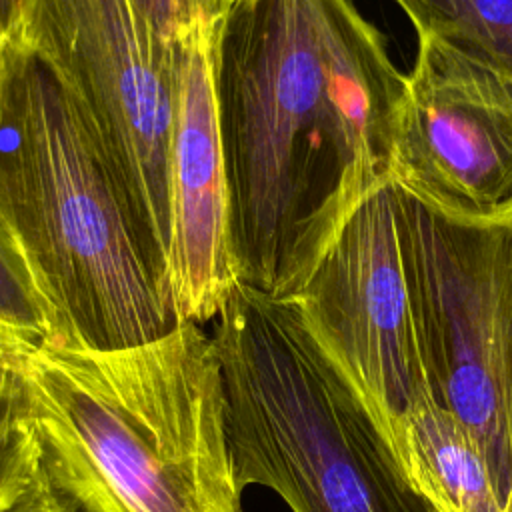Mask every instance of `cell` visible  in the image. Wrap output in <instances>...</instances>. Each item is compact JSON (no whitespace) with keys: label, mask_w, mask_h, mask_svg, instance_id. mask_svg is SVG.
<instances>
[{"label":"cell","mask_w":512,"mask_h":512,"mask_svg":"<svg viewBox=\"0 0 512 512\" xmlns=\"http://www.w3.org/2000/svg\"><path fill=\"white\" fill-rule=\"evenodd\" d=\"M0 344H8V342H2V340H0Z\"/></svg>","instance_id":"ffe728a7"},{"label":"cell","mask_w":512,"mask_h":512,"mask_svg":"<svg viewBox=\"0 0 512 512\" xmlns=\"http://www.w3.org/2000/svg\"><path fill=\"white\" fill-rule=\"evenodd\" d=\"M22 0H0V28L8 36V32L14 28L18 12H20Z\"/></svg>","instance_id":"e0dca14e"},{"label":"cell","mask_w":512,"mask_h":512,"mask_svg":"<svg viewBox=\"0 0 512 512\" xmlns=\"http://www.w3.org/2000/svg\"><path fill=\"white\" fill-rule=\"evenodd\" d=\"M212 336L238 488L292 512H442L294 298L234 282Z\"/></svg>","instance_id":"277c9868"},{"label":"cell","mask_w":512,"mask_h":512,"mask_svg":"<svg viewBox=\"0 0 512 512\" xmlns=\"http://www.w3.org/2000/svg\"><path fill=\"white\" fill-rule=\"evenodd\" d=\"M212 80L238 282L292 298L394 180L406 76L350 0H230Z\"/></svg>","instance_id":"6da1fadb"},{"label":"cell","mask_w":512,"mask_h":512,"mask_svg":"<svg viewBox=\"0 0 512 512\" xmlns=\"http://www.w3.org/2000/svg\"><path fill=\"white\" fill-rule=\"evenodd\" d=\"M394 194L430 394L472 432L506 512L512 494V210L462 218L396 182Z\"/></svg>","instance_id":"5b68a950"},{"label":"cell","mask_w":512,"mask_h":512,"mask_svg":"<svg viewBox=\"0 0 512 512\" xmlns=\"http://www.w3.org/2000/svg\"><path fill=\"white\" fill-rule=\"evenodd\" d=\"M418 40L512 82V0H394Z\"/></svg>","instance_id":"8fae6325"},{"label":"cell","mask_w":512,"mask_h":512,"mask_svg":"<svg viewBox=\"0 0 512 512\" xmlns=\"http://www.w3.org/2000/svg\"><path fill=\"white\" fill-rule=\"evenodd\" d=\"M192 20L214 22L228 6V0H184Z\"/></svg>","instance_id":"2e32d148"},{"label":"cell","mask_w":512,"mask_h":512,"mask_svg":"<svg viewBox=\"0 0 512 512\" xmlns=\"http://www.w3.org/2000/svg\"><path fill=\"white\" fill-rule=\"evenodd\" d=\"M0 512H94L40 456L24 488Z\"/></svg>","instance_id":"5bb4252c"},{"label":"cell","mask_w":512,"mask_h":512,"mask_svg":"<svg viewBox=\"0 0 512 512\" xmlns=\"http://www.w3.org/2000/svg\"><path fill=\"white\" fill-rule=\"evenodd\" d=\"M4 40H6V34L2 32V28H0V50H2V44H4Z\"/></svg>","instance_id":"ac0fdd59"},{"label":"cell","mask_w":512,"mask_h":512,"mask_svg":"<svg viewBox=\"0 0 512 512\" xmlns=\"http://www.w3.org/2000/svg\"><path fill=\"white\" fill-rule=\"evenodd\" d=\"M136 4L140 6L156 36L170 46L176 44L184 28L196 22L192 20L184 0H136Z\"/></svg>","instance_id":"9a60e30c"},{"label":"cell","mask_w":512,"mask_h":512,"mask_svg":"<svg viewBox=\"0 0 512 512\" xmlns=\"http://www.w3.org/2000/svg\"><path fill=\"white\" fill-rule=\"evenodd\" d=\"M212 30L214 22L196 20L176 40L168 282L180 318L196 324L218 316L236 282L228 254V190L212 80Z\"/></svg>","instance_id":"9c48e42d"},{"label":"cell","mask_w":512,"mask_h":512,"mask_svg":"<svg viewBox=\"0 0 512 512\" xmlns=\"http://www.w3.org/2000/svg\"><path fill=\"white\" fill-rule=\"evenodd\" d=\"M0 340L8 344H50L46 304L14 242L0 230Z\"/></svg>","instance_id":"4fadbf2b"},{"label":"cell","mask_w":512,"mask_h":512,"mask_svg":"<svg viewBox=\"0 0 512 512\" xmlns=\"http://www.w3.org/2000/svg\"><path fill=\"white\" fill-rule=\"evenodd\" d=\"M42 458L94 512H242L212 336L120 350L22 344Z\"/></svg>","instance_id":"3957f363"},{"label":"cell","mask_w":512,"mask_h":512,"mask_svg":"<svg viewBox=\"0 0 512 512\" xmlns=\"http://www.w3.org/2000/svg\"><path fill=\"white\" fill-rule=\"evenodd\" d=\"M10 32L74 98L124 192L152 268L170 286L176 44L156 36L136 0H22Z\"/></svg>","instance_id":"8992f818"},{"label":"cell","mask_w":512,"mask_h":512,"mask_svg":"<svg viewBox=\"0 0 512 512\" xmlns=\"http://www.w3.org/2000/svg\"><path fill=\"white\" fill-rule=\"evenodd\" d=\"M228 2H230V0H228Z\"/></svg>","instance_id":"44dd1931"},{"label":"cell","mask_w":512,"mask_h":512,"mask_svg":"<svg viewBox=\"0 0 512 512\" xmlns=\"http://www.w3.org/2000/svg\"><path fill=\"white\" fill-rule=\"evenodd\" d=\"M402 464L442 512H504L472 432L430 390L408 416Z\"/></svg>","instance_id":"30bf717a"},{"label":"cell","mask_w":512,"mask_h":512,"mask_svg":"<svg viewBox=\"0 0 512 512\" xmlns=\"http://www.w3.org/2000/svg\"><path fill=\"white\" fill-rule=\"evenodd\" d=\"M506 512H512V494H510V502H508V508H506Z\"/></svg>","instance_id":"d6986e66"},{"label":"cell","mask_w":512,"mask_h":512,"mask_svg":"<svg viewBox=\"0 0 512 512\" xmlns=\"http://www.w3.org/2000/svg\"><path fill=\"white\" fill-rule=\"evenodd\" d=\"M292 298L402 460L408 416L430 388L400 258L394 182L352 210Z\"/></svg>","instance_id":"52a82bcc"},{"label":"cell","mask_w":512,"mask_h":512,"mask_svg":"<svg viewBox=\"0 0 512 512\" xmlns=\"http://www.w3.org/2000/svg\"><path fill=\"white\" fill-rule=\"evenodd\" d=\"M392 182L454 216L510 212L512 82L418 40Z\"/></svg>","instance_id":"ba28073f"},{"label":"cell","mask_w":512,"mask_h":512,"mask_svg":"<svg viewBox=\"0 0 512 512\" xmlns=\"http://www.w3.org/2000/svg\"><path fill=\"white\" fill-rule=\"evenodd\" d=\"M0 230L38 286L52 346L120 350L184 322L80 108L12 32L0 50Z\"/></svg>","instance_id":"7a4b0ae2"},{"label":"cell","mask_w":512,"mask_h":512,"mask_svg":"<svg viewBox=\"0 0 512 512\" xmlns=\"http://www.w3.org/2000/svg\"><path fill=\"white\" fill-rule=\"evenodd\" d=\"M22 344H0V510L24 488L40 456Z\"/></svg>","instance_id":"7c38bea8"}]
</instances>
